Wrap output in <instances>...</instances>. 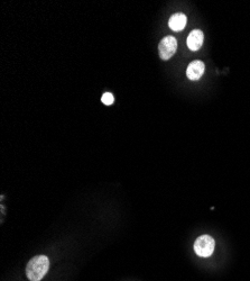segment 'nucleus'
I'll return each mask as SVG.
<instances>
[{"mask_svg": "<svg viewBox=\"0 0 250 281\" xmlns=\"http://www.w3.org/2000/svg\"><path fill=\"white\" fill-rule=\"evenodd\" d=\"M101 100H102V103L104 105H107V106H110V105H112L115 98H113V96H112V94H110V92H106V94H103Z\"/></svg>", "mask_w": 250, "mask_h": 281, "instance_id": "nucleus-7", "label": "nucleus"}, {"mask_svg": "<svg viewBox=\"0 0 250 281\" xmlns=\"http://www.w3.org/2000/svg\"><path fill=\"white\" fill-rule=\"evenodd\" d=\"M187 18L186 16L182 14V12H176L170 16V18L168 20V26L169 28L174 30V32H181L182 29L186 26Z\"/></svg>", "mask_w": 250, "mask_h": 281, "instance_id": "nucleus-6", "label": "nucleus"}, {"mask_svg": "<svg viewBox=\"0 0 250 281\" xmlns=\"http://www.w3.org/2000/svg\"><path fill=\"white\" fill-rule=\"evenodd\" d=\"M50 260L46 256L34 257L26 267V275L30 281H41L47 274Z\"/></svg>", "mask_w": 250, "mask_h": 281, "instance_id": "nucleus-1", "label": "nucleus"}, {"mask_svg": "<svg viewBox=\"0 0 250 281\" xmlns=\"http://www.w3.org/2000/svg\"><path fill=\"white\" fill-rule=\"evenodd\" d=\"M177 49V41L174 36H166L162 39L159 45L160 56L163 60H169Z\"/></svg>", "mask_w": 250, "mask_h": 281, "instance_id": "nucleus-3", "label": "nucleus"}, {"mask_svg": "<svg viewBox=\"0 0 250 281\" xmlns=\"http://www.w3.org/2000/svg\"><path fill=\"white\" fill-rule=\"evenodd\" d=\"M214 248H216V242L210 235L200 236L194 243V251L201 258H209L212 256Z\"/></svg>", "mask_w": 250, "mask_h": 281, "instance_id": "nucleus-2", "label": "nucleus"}, {"mask_svg": "<svg viewBox=\"0 0 250 281\" xmlns=\"http://www.w3.org/2000/svg\"><path fill=\"white\" fill-rule=\"evenodd\" d=\"M204 41V35L202 30L194 29L192 30L190 35L187 36V46L191 51H197L200 50V47L202 46Z\"/></svg>", "mask_w": 250, "mask_h": 281, "instance_id": "nucleus-5", "label": "nucleus"}, {"mask_svg": "<svg viewBox=\"0 0 250 281\" xmlns=\"http://www.w3.org/2000/svg\"><path fill=\"white\" fill-rule=\"evenodd\" d=\"M205 71V65L202 61H193L188 64L187 70H186V76L190 80H199V79L203 76Z\"/></svg>", "mask_w": 250, "mask_h": 281, "instance_id": "nucleus-4", "label": "nucleus"}]
</instances>
